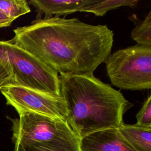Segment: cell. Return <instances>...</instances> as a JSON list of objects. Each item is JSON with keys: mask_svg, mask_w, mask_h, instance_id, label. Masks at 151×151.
<instances>
[{"mask_svg": "<svg viewBox=\"0 0 151 151\" xmlns=\"http://www.w3.org/2000/svg\"><path fill=\"white\" fill-rule=\"evenodd\" d=\"M9 40L60 76H94L111 53L114 34L107 25H90L73 18L35 19L14 29Z\"/></svg>", "mask_w": 151, "mask_h": 151, "instance_id": "6da1fadb", "label": "cell"}, {"mask_svg": "<svg viewBox=\"0 0 151 151\" xmlns=\"http://www.w3.org/2000/svg\"><path fill=\"white\" fill-rule=\"evenodd\" d=\"M59 78L60 96L68 110L66 122L80 140L123 123V115L132 104L120 91L94 76Z\"/></svg>", "mask_w": 151, "mask_h": 151, "instance_id": "7a4b0ae2", "label": "cell"}, {"mask_svg": "<svg viewBox=\"0 0 151 151\" xmlns=\"http://www.w3.org/2000/svg\"><path fill=\"white\" fill-rule=\"evenodd\" d=\"M0 58L9 64L14 85L60 96L58 74L27 51L9 41H0Z\"/></svg>", "mask_w": 151, "mask_h": 151, "instance_id": "3957f363", "label": "cell"}, {"mask_svg": "<svg viewBox=\"0 0 151 151\" xmlns=\"http://www.w3.org/2000/svg\"><path fill=\"white\" fill-rule=\"evenodd\" d=\"M111 84L123 90L151 88V46L136 44L110 54L104 62Z\"/></svg>", "mask_w": 151, "mask_h": 151, "instance_id": "277c9868", "label": "cell"}, {"mask_svg": "<svg viewBox=\"0 0 151 151\" xmlns=\"http://www.w3.org/2000/svg\"><path fill=\"white\" fill-rule=\"evenodd\" d=\"M12 123V140L15 147L41 143L77 136L63 119L35 113H24Z\"/></svg>", "mask_w": 151, "mask_h": 151, "instance_id": "5b68a950", "label": "cell"}, {"mask_svg": "<svg viewBox=\"0 0 151 151\" xmlns=\"http://www.w3.org/2000/svg\"><path fill=\"white\" fill-rule=\"evenodd\" d=\"M0 91L5 97L6 104L14 107L18 114L35 113L67 120L68 110L61 96L16 85L5 86Z\"/></svg>", "mask_w": 151, "mask_h": 151, "instance_id": "8992f818", "label": "cell"}, {"mask_svg": "<svg viewBox=\"0 0 151 151\" xmlns=\"http://www.w3.org/2000/svg\"><path fill=\"white\" fill-rule=\"evenodd\" d=\"M81 151H136L117 129L94 132L80 140Z\"/></svg>", "mask_w": 151, "mask_h": 151, "instance_id": "52a82bcc", "label": "cell"}, {"mask_svg": "<svg viewBox=\"0 0 151 151\" xmlns=\"http://www.w3.org/2000/svg\"><path fill=\"white\" fill-rule=\"evenodd\" d=\"M91 0H31L28 4L33 6L38 12L36 19L41 18V15L44 14L43 18L54 17H59L63 15H68L80 11L88 4Z\"/></svg>", "mask_w": 151, "mask_h": 151, "instance_id": "ba28073f", "label": "cell"}, {"mask_svg": "<svg viewBox=\"0 0 151 151\" xmlns=\"http://www.w3.org/2000/svg\"><path fill=\"white\" fill-rule=\"evenodd\" d=\"M117 130L123 139L136 151H151V127L123 123Z\"/></svg>", "mask_w": 151, "mask_h": 151, "instance_id": "9c48e42d", "label": "cell"}, {"mask_svg": "<svg viewBox=\"0 0 151 151\" xmlns=\"http://www.w3.org/2000/svg\"><path fill=\"white\" fill-rule=\"evenodd\" d=\"M14 151H81L80 139L75 136L45 143L16 146Z\"/></svg>", "mask_w": 151, "mask_h": 151, "instance_id": "30bf717a", "label": "cell"}, {"mask_svg": "<svg viewBox=\"0 0 151 151\" xmlns=\"http://www.w3.org/2000/svg\"><path fill=\"white\" fill-rule=\"evenodd\" d=\"M137 0H91L81 12H91L96 16H103L109 11L121 6L134 7L138 3Z\"/></svg>", "mask_w": 151, "mask_h": 151, "instance_id": "8fae6325", "label": "cell"}, {"mask_svg": "<svg viewBox=\"0 0 151 151\" xmlns=\"http://www.w3.org/2000/svg\"><path fill=\"white\" fill-rule=\"evenodd\" d=\"M0 9L14 21L31 11L25 0H0Z\"/></svg>", "mask_w": 151, "mask_h": 151, "instance_id": "7c38bea8", "label": "cell"}, {"mask_svg": "<svg viewBox=\"0 0 151 151\" xmlns=\"http://www.w3.org/2000/svg\"><path fill=\"white\" fill-rule=\"evenodd\" d=\"M131 36L137 44L151 46V11L148 13L145 19L132 30Z\"/></svg>", "mask_w": 151, "mask_h": 151, "instance_id": "4fadbf2b", "label": "cell"}, {"mask_svg": "<svg viewBox=\"0 0 151 151\" xmlns=\"http://www.w3.org/2000/svg\"><path fill=\"white\" fill-rule=\"evenodd\" d=\"M136 125L151 127V96L146 99L143 106L136 115Z\"/></svg>", "mask_w": 151, "mask_h": 151, "instance_id": "5bb4252c", "label": "cell"}, {"mask_svg": "<svg viewBox=\"0 0 151 151\" xmlns=\"http://www.w3.org/2000/svg\"><path fill=\"white\" fill-rule=\"evenodd\" d=\"M9 85H14L12 71L8 63L0 58V90Z\"/></svg>", "mask_w": 151, "mask_h": 151, "instance_id": "9a60e30c", "label": "cell"}, {"mask_svg": "<svg viewBox=\"0 0 151 151\" xmlns=\"http://www.w3.org/2000/svg\"><path fill=\"white\" fill-rule=\"evenodd\" d=\"M13 21V19L8 17L0 9V28L9 27Z\"/></svg>", "mask_w": 151, "mask_h": 151, "instance_id": "2e32d148", "label": "cell"}]
</instances>
